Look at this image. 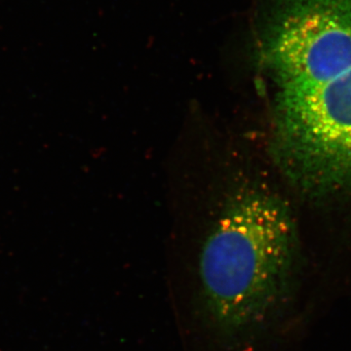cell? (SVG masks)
Listing matches in <instances>:
<instances>
[{
	"label": "cell",
	"mask_w": 351,
	"mask_h": 351,
	"mask_svg": "<svg viewBox=\"0 0 351 351\" xmlns=\"http://www.w3.org/2000/svg\"><path fill=\"white\" fill-rule=\"evenodd\" d=\"M293 230L279 201L235 195L203 245L198 299L203 319L228 350L250 348L283 317L295 292Z\"/></svg>",
	"instance_id": "1"
},
{
	"label": "cell",
	"mask_w": 351,
	"mask_h": 351,
	"mask_svg": "<svg viewBox=\"0 0 351 351\" xmlns=\"http://www.w3.org/2000/svg\"><path fill=\"white\" fill-rule=\"evenodd\" d=\"M256 48L276 96L334 80L351 69V0H267Z\"/></svg>",
	"instance_id": "2"
},
{
	"label": "cell",
	"mask_w": 351,
	"mask_h": 351,
	"mask_svg": "<svg viewBox=\"0 0 351 351\" xmlns=\"http://www.w3.org/2000/svg\"><path fill=\"white\" fill-rule=\"evenodd\" d=\"M277 144L293 172L351 186V69L319 86L276 96Z\"/></svg>",
	"instance_id": "3"
}]
</instances>
